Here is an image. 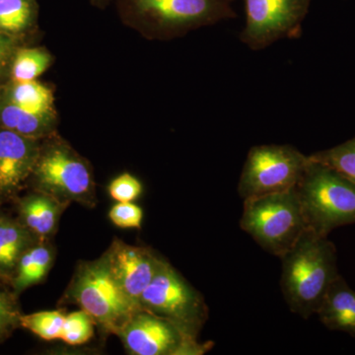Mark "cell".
<instances>
[{
  "label": "cell",
  "mask_w": 355,
  "mask_h": 355,
  "mask_svg": "<svg viewBox=\"0 0 355 355\" xmlns=\"http://www.w3.org/2000/svg\"><path fill=\"white\" fill-rule=\"evenodd\" d=\"M280 259V286L287 305L292 312L309 319L340 275L335 244L328 236L307 228Z\"/></svg>",
  "instance_id": "1"
},
{
  "label": "cell",
  "mask_w": 355,
  "mask_h": 355,
  "mask_svg": "<svg viewBox=\"0 0 355 355\" xmlns=\"http://www.w3.org/2000/svg\"><path fill=\"white\" fill-rule=\"evenodd\" d=\"M296 190L306 225L318 234L355 224V184L328 166L310 159Z\"/></svg>",
  "instance_id": "2"
},
{
  "label": "cell",
  "mask_w": 355,
  "mask_h": 355,
  "mask_svg": "<svg viewBox=\"0 0 355 355\" xmlns=\"http://www.w3.org/2000/svg\"><path fill=\"white\" fill-rule=\"evenodd\" d=\"M240 227L280 258L307 229L296 188L245 200Z\"/></svg>",
  "instance_id": "3"
},
{
  "label": "cell",
  "mask_w": 355,
  "mask_h": 355,
  "mask_svg": "<svg viewBox=\"0 0 355 355\" xmlns=\"http://www.w3.org/2000/svg\"><path fill=\"white\" fill-rule=\"evenodd\" d=\"M123 10L162 38L237 17L230 0H121Z\"/></svg>",
  "instance_id": "4"
},
{
  "label": "cell",
  "mask_w": 355,
  "mask_h": 355,
  "mask_svg": "<svg viewBox=\"0 0 355 355\" xmlns=\"http://www.w3.org/2000/svg\"><path fill=\"white\" fill-rule=\"evenodd\" d=\"M67 297L103 331L114 335H119L128 320L141 310L116 284L102 258L78 266Z\"/></svg>",
  "instance_id": "5"
},
{
  "label": "cell",
  "mask_w": 355,
  "mask_h": 355,
  "mask_svg": "<svg viewBox=\"0 0 355 355\" xmlns=\"http://www.w3.org/2000/svg\"><path fill=\"white\" fill-rule=\"evenodd\" d=\"M309 162V155L289 144L253 146L243 166L238 193L245 200L292 190Z\"/></svg>",
  "instance_id": "6"
},
{
  "label": "cell",
  "mask_w": 355,
  "mask_h": 355,
  "mask_svg": "<svg viewBox=\"0 0 355 355\" xmlns=\"http://www.w3.org/2000/svg\"><path fill=\"white\" fill-rule=\"evenodd\" d=\"M30 180L34 191L46 193L60 202H79L88 207L96 202L90 168L65 144L41 146Z\"/></svg>",
  "instance_id": "7"
},
{
  "label": "cell",
  "mask_w": 355,
  "mask_h": 355,
  "mask_svg": "<svg viewBox=\"0 0 355 355\" xmlns=\"http://www.w3.org/2000/svg\"><path fill=\"white\" fill-rule=\"evenodd\" d=\"M139 304L142 310L169 320L195 338L209 317V309L200 292L164 259H161Z\"/></svg>",
  "instance_id": "8"
},
{
  "label": "cell",
  "mask_w": 355,
  "mask_h": 355,
  "mask_svg": "<svg viewBox=\"0 0 355 355\" xmlns=\"http://www.w3.org/2000/svg\"><path fill=\"white\" fill-rule=\"evenodd\" d=\"M312 0H245L246 19L239 39L263 51L282 40L300 38Z\"/></svg>",
  "instance_id": "9"
},
{
  "label": "cell",
  "mask_w": 355,
  "mask_h": 355,
  "mask_svg": "<svg viewBox=\"0 0 355 355\" xmlns=\"http://www.w3.org/2000/svg\"><path fill=\"white\" fill-rule=\"evenodd\" d=\"M123 345L135 355L202 354L207 345L169 320L139 310L123 327Z\"/></svg>",
  "instance_id": "10"
},
{
  "label": "cell",
  "mask_w": 355,
  "mask_h": 355,
  "mask_svg": "<svg viewBox=\"0 0 355 355\" xmlns=\"http://www.w3.org/2000/svg\"><path fill=\"white\" fill-rule=\"evenodd\" d=\"M116 284L133 303L140 297L157 272L161 259L151 250L114 240L101 257Z\"/></svg>",
  "instance_id": "11"
},
{
  "label": "cell",
  "mask_w": 355,
  "mask_h": 355,
  "mask_svg": "<svg viewBox=\"0 0 355 355\" xmlns=\"http://www.w3.org/2000/svg\"><path fill=\"white\" fill-rule=\"evenodd\" d=\"M40 139L0 128V202L19 197L34 171Z\"/></svg>",
  "instance_id": "12"
},
{
  "label": "cell",
  "mask_w": 355,
  "mask_h": 355,
  "mask_svg": "<svg viewBox=\"0 0 355 355\" xmlns=\"http://www.w3.org/2000/svg\"><path fill=\"white\" fill-rule=\"evenodd\" d=\"M14 200L18 220L40 242H48L55 234L60 217L69 205L38 191Z\"/></svg>",
  "instance_id": "13"
},
{
  "label": "cell",
  "mask_w": 355,
  "mask_h": 355,
  "mask_svg": "<svg viewBox=\"0 0 355 355\" xmlns=\"http://www.w3.org/2000/svg\"><path fill=\"white\" fill-rule=\"evenodd\" d=\"M316 314L329 330L355 336V291L342 275L331 284Z\"/></svg>",
  "instance_id": "14"
},
{
  "label": "cell",
  "mask_w": 355,
  "mask_h": 355,
  "mask_svg": "<svg viewBox=\"0 0 355 355\" xmlns=\"http://www.w3.org/2000/svg\"><path fill=\"white\" fill-rule=\"evenodd\" d=\"M36 242L18 218L0 212V279L4 284L10 286L20 257Z\"/></svg>",
  "instance_id": "15"
},
{
  "label": "cell",
  "mask_w": 355,
  "mask_h": 355,
  "mask_svg": "<svg viewBox=\"0 0 355 355\" xmlns=\"http://www.w3.org/2000/svg\"><path fill=\"white\" fill-rule=\"evenodd\" d=\"M55 260L53 248L48 242H36L20 257L10 286L15 296L29 287L41 284L53 266Z\"/></svg>",
  "instance_id": "16"
},
{
  "label": "cell",
  "mask_w": 355,
  "mask_h": 355,
  "mask_svg": "<svg viewBox=\"0 0 355 355\" xmlns=\"http://www.w3.org/2000/svg\"><path fill=\"white\" fill-rule=\"evenodd\" d=\"M55 114L36 113L21 108L0 95V128L24 137L41 139L53 132Z\"/></svg>",
  "instance_id": "17"
},
{
  "label": "cell",
  "mask_w": 355,
  "mask_h": 355,
  "mask_svg": "<svg viewBox=\"0 0 355 355\" xmlns=\"http://www.w3.org/2000/svg\"><path fill=\"white\" fill-rule=\"evenodd\" d=\"M37 0H0V33L22 42L38 19Z\"/></svg>",
  "instance_id": "18"
},
{
  "label": "cell",
  "mask_w": 355,
  "mask_h": 355,
  "mask_svg": "<svg viewBox=\"0 0 355 355\" xmlns=\"http://www.w3.org/2000/svg\"><path fill=\"white\" fill-rule=\"evenodd\" d=\"M0 95L28 111L55 114L53 92L39 81H7L0 87Z\"/></svg>",
  "instance_id": "19"
},
{
  "label": "cell",
  "mask_w": 355,
  "mask_h": 355,
  "mask_svg": "<svg viewBox=\"0 0 355 355\" xmlns=\"http://www.w3.org/2000/svg\"><path fill=\"white\" fill-rule=\"evenodd\" d=\"M51 62L53 58L44 49L21 44L11 60L8 81L26 83L37 80L50 67Z\"/></svg>",
  "instance_id": "20"
},
{
  "label": "cell",
  "mask_w": 355,
  "mask_h": 355,
  "mask_svg": "<svg viewBox=\"0 0 355 355\" xmlns=\"http://www.w3.org/2000/svg\"><path fill=\"white\" fill-rule=\"evenodd\" d=\"M309 158L328 166L355 184V137L338 146L311 154Z\"/></svg>",
  "instance_id": "21"
},
{
  "label": "cell",
  "mask_w": 355,
  "mask_h": 355,
  "mask_svg": "<svg viewBox=\"0 0 355 355\" xmlns=\"http://www.w3.org/2000/svg\"><path fill=\"white\" fill-rule=\"evenodd\" d=\"M65 315L60 311H41L22 315L20 327L46 340H58L62 334Z\"/></svg>",
  "instance_id": "22"
},
{
  "label": "cell",
  "mask_w": 355,
  "mask_h": 355,
  "mask_svg": "<svg viewBox=\"0 0 355 355\" xmlns=\"http://www.w3.org/2000/svg\"><path fill=\"white\" fill-rule=\"evenodd\" d=\"M94 320L85 311L79 310L67 315L60 340L69 345H80L94 335Z\"/></svg>",
  "instance_id": "23"
},
{
  "label": "cell",
  "mask_w": 355,
  "mask_h": 355,
  "mask_svg": "<svg viewBox=\"0 0 355 355\" xmlns=\"http://www.w3.org/2000/svg\"><path fill=\"white\" fill-rule=\"evenodd\" d=\"M0 282V342L20 327L21 314L15 294L7 291Z\"/></svg>",
  "instance_id": "24"
},
{
  "label": "cell",
  "mask_w": 355,
  "mask_h": 355,
  "mask_svg": "<svg viewBox=\"0 0 355 355\" xmlns=\"http://www.w3.org/2000/svg\"><path fill=\"white\" fill-rule=\"evenodd\" d=\"M142 184L139 180L128 173L114 178L109 184V193L118 202H132L141 195Z\"/></svg>",
  "instance_id": "25"
},
{
  "label": "cell",
  "mask_w": 355,
  "mask_h": 355,
  "mask_svg": "<svg viewBox=\"0 0 355 355\" xmlns=\"http://www.w3.org/2000/svg\"><path fill=\"white\" fill-rule=\"evenodd\" d=\"M109 217L116 227L139 229L144 219V211L135 203L118 202L110 210Z\"/></svg>",
  "instance_id": "26"
},
{
  "label": "cell",
  "mask_w": 355,
  "mask_h": 355,
  "mask_svg": "<svg viewBox=\"0 0 355 355\" xmlns=\"http://www.w3.org/2000/svg\"><path fill=\"white\" fill-rule=\"evenodd\" d=\"M22 44L19 40L0 33V87L8 81L11 60L16 50Z\"/></svg>",
  "instance_id": "27"
},
{
  "label": "cell",
  "mask_w": 355,
  "mask_h": 355,
  "mask_svg": "<svg viewBox=\"0 0 355 355\" xmlns=\"http://www.w3.org/2000/svg\"><path fill=\"white\" fill-rule=\"evenodd\" d=\"M95 2H100V3H104L106 0H94Z\"/></svg>",
  "instance_id": "28"
},
{
  "label": "cell",
  "mask_w": 355,
  "mask_h": 355,
  "mask_svg": "<svg viewBox=\"0 0 355 355\" xmlns=\"http://www.w3.org/2000/svg\"><path fill=\"white\" fill-rule=\"evenodd\" d=\"M0 282H2V280H1V279H0ZM3 284H4V282H3Z\"/></svg>",
  "instance_id": "29"
},
{
  "label": "cell",
  "mask_w": 355,
  "mask_h": 355,
  "mask_svg": "<svg viewBox=\"0 0 355 355\" xmlns=\"http://www.w3.org/2000/svg\"><path fill=\"white\" fill-rule=\"evenodd\" d=\"M230 1H231V2H233V1H234V0H230Z\"/></svg>",
  "instance_id": "30"
}]
</instances>
